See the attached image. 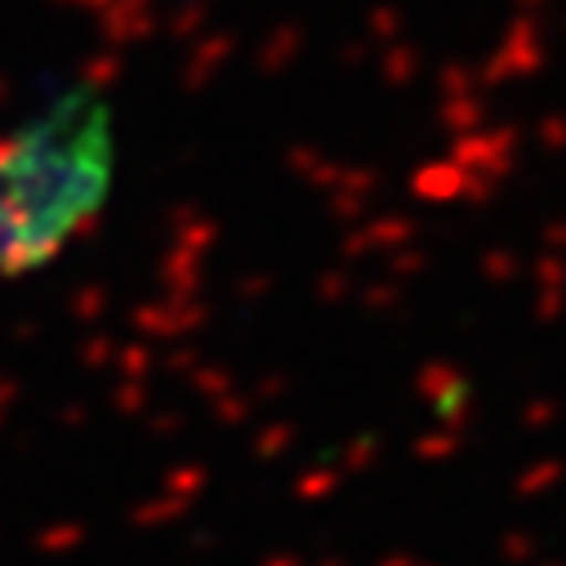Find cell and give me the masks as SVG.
<instances>
[{
	"instance_id": "1",
	"label": "cell",
	"mask_w": 566,
	"mask_h": 566,
	"mask_svg": "<svg viewBox=\"0 0 566 566\" xmlns=\"http://www.w3.org/2000/svg\"><path fill=\"white\" fill-rule=\"evenodd\" d=\"M112 184L107 107L54 103L0 148V268L28 272L85 228Z\"/></svg>"
}]
</instances>
